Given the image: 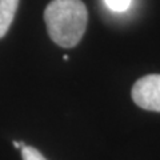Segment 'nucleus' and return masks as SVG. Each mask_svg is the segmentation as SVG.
Segmentation results:
<instances>
[{
    "label": "nucleus",
    "mask_w": 160,
    "mask_h": 160,
    "mask_svg": "<svg viewBox=\"0 0 160 160\" xmlns=\"http://www.w3.org/2000/svg\"><path fill=\"white\" fill-rule=\"evenodd\" d=\"M87 19V8L82 0H52L44 11L49 38L64 48H72L82 40Z\"/></svg>",
    "instance_id": "obj_1"
},
{
    "label": "nucleus",
    "mask_w": 160,
    "mask_h": 160,
    "mask_svg": "<svg viewBox=\"0 0 160 160\" xmlns=\"http://www.w3.org/2000/svg\"><path fill=\"white\" fill-rule=\"evenodd\" d=\"M132 99L140 108L160 112V73L139 79L132 87Z\"/></svg>",
    "instance_id": "obj_2"
},
{
    "label": "nucleus",
    "mask_w": 160,
    "mask_h": 160,
    "mask_svg": "<svg viewBox=\"0 0 160 160\" xmlns=\"http://www.w3.org/2000/svg\"><path fill=\"white\" fill-rule=\"evenodd\" d=\"M19 0H0V39L6 36L13 22Z\"/></svg>",
    "instance_id": "obj_3"
},
{
    "label": "nucleus",
    "mask_w": 160,
    "mask_h": 160,
    "mask_svg": "<svg viewBox=\"0 0 160 160\" xmlns=\"http://www.w3.org/2000/svg\"><path fill=\"white\" fill-rule=\"evenodd\" d=\"M106 6L113 12H124L131 6L132 0H104Z\"/></svg>",
    "instance_id": "obj_4"
},
{
    "label": "nucleus",
    "mask_w": 160,
    "mask_h": 160,
    "mask_svg": "<svg viewBox=\"0 0 160 160\" xmlns=\"http://www.w3.org/2000/svg\"><path fill=\"white\" fill-rule=\"evenodd\" d=\"M22 158L23 160H47L42 155V152H39L36 148L28 146L22 148Z\"/></svg>",
    "instance_id": "obj_5"
},
{
    "label": "nucleus",
    "mask_w": 160,
    "mask_h": 160,
    "mask_svg": "<svg viewBox=\"0 0 160 160\" xmlns=\"http://www.w3.org/2000/svg\"><path fill=\"white\" fill-rule=\"evenodd\" d=\"M13 146L16 147V148H20V149H22L23 147H26V144H24L23 142H18V140H15V142H13Z\"/></svg>",
    "instance_id": "obj_6"
}]
</instances>
